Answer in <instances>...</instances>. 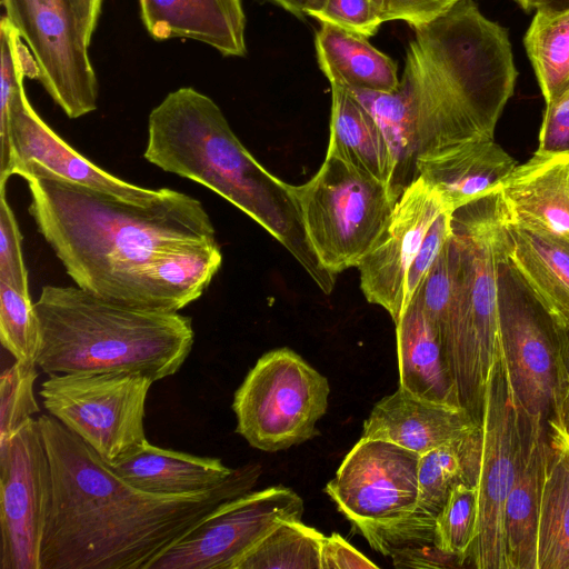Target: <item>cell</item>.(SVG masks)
<instances>
[{"instance_id":"cell-1","label":"cell","mask_w":569,"mask_h":569,"mask_svg":"<svg viewBox=\"0 0 569 569\" xmlns=\"http://www.w3.org/2000/svg\"><path fill=\"white\" fill-rule=\"evenodd\" d=\"M37 419L52 475L41 569H150L218 506L250 491L261 472L248 463L204 492L151 493L118 476L51 415Z\"/></svg>"},{"instance_id":"cell-2","label":"cell","mask_w":569,"mask_h":569,"mask_svg":"<svg viewBox=\"0 0 569 569\" xmlns=\"http://www.w3.org/2000/svg\"><path fill=\"white\" fill-rule=\"evenodd\" d=\"M399 81L413 118L417 166L495 140L517 70L507 30L472 0L415 27Z\"/></svg>"},{"instance_id":"cell-3","label":"cell","mask_w":569,"mask_h":569,"mask_svg":"<svg viewBox=\"0 0 569 569\" xmlns=\"http://www.w3.org/2000/svg\"><path fill=\"white\" fill-rule=\"evenodd\" d=\"M29 212L74 283L107 300L137 264L189 242L216 241L208 212L196 198L162 188L151 204L30 170Z\"/></svg>"},{"instance_id":"cell-4","label":"cell","mask_w":569,"mask_h":569,"mask_svg":"<svg viewBox=\"0 0 569 569\" xmlns=\"http://www.w3.org/2000/svg\"><path fill=\"white\" fill-rule=\"evenodd\" d=\"M143 157L234 204L276 238L321 291H332L336 277L308 241L292 184L254 159L211 98L191 87L168 93L149 114Z\"/></svg>"},{"instance_id":"cell-5","label":"cell","mask_w":569,"mask_h":569,"mask_svg":"<svg viewBox=\"0 0 569 569\" xmlns=\"http://www.w3.org/2000/svg\"><path fill=\"white\" fill-rule=\"evenodd\" d=\"M34 308L37 367L48 375L126 371L154 382L174 375L194 342L189 317L113 302L78 286H44Z\"/></svg>"},{"instance_id":"cell-6","label":"cell","mask_w":569,"mask_h":569,"mask_svg":"<svg viewBox=\"0 0 569 569\" xmlns=\"http://www.w3.org/2000/svg\"><path fill=\"white\" fill-rule=\"evenodd\" d=\"M507 243L495 193L452 211L453 298L442 346L459 403L479 425L489 372L502 349L500 273Z\"/></svg>"},{"instance_id":"cell-7","label":"cell","mask_w":569,"mask_h":569,"mask_svg":"<svg viewBox=\"0 0 569 569\" xmlns=\"http://www.w3.org/2000/svg\"><path fill=\"white\" fill-rule=\"evenodd\" d=\"M292 191L308 241L335 277L358 266L397 201L387 183L331 153Z\"/></svg>"},{"instance_id":"cell-8","label":"cell","mask_w":569,"mask_h":569,"mask_svg":"<svg viewBox=\"0 0 569 569\" xmlns=\"http://www.w3.org/2000/svg\"><path fill=\"white\" fill-rule=\"evenodd\" d=\"M330 388L318 370L289 348L262 355L236 390V432L259 450L276 452L318 435Z\"/></svg>"},{"instance_id":"cell-9","label":"cell","mask_w":569,"mask_h":569,"mask_svg":"<svg viewBox=\"0 0 569 569\" xmlns=\"http://www.w3.org/2000/svg\"><path fill=\"white\" fill-rule=\"evenodd\" d=\"M152 383L126 371L52 373L39 396L49 415L111 466L148 441L143 420Z\"/></svg>"},{"instance_id":"cell-10","label":"cell","mask_w":569,"mask_h":569,"mask_svg":"<svg viewBox=\"0 0 569 569\" xmlns=\"http://www.w3.org/2000/svg\"><path fill=\"white\" fill-rule=\"evenodd\" d=\"M480 433L478 520L469 561L478 569H508L503 513L517 475L521 430L502 349L487 380Z\"/></svg>"},{"instance_id":"cell-11","label":"cell","mask_w":569,"mask_h":569,"mask_svg":"<svg viewBox=\"0 0 569 569\" xmlns=\"http://www.w3.org/2000/svg\"><path fill=\"white\" fill-rule=\"evenodd\" d=\"M6 17L33 56L39 81L70 119L98 107V79L71 0H1Z\"/></svg>"},{"instance_id":"cell-12","label":"cell","mask_w":569,"mask_h":569,"mask_svg":"<svg viewBox=\"0 0 569 569\" xmlns=\"http://www.w3.org/2000/svg\"><path fill=\"white\" fill-rule=\"evenodd\" d=\"M303 500L282 486L248 491L212 510L150 569H237L283 520H301Z\"/></svg>"},{"instance_id":"cell-13","label":"cell","mask_w":569,"mask_h":569,"mask_svg":"<svg viewBox=\"0 0 569 569\" xmlns=\"http://www.w3.org/2000/svg\"><path fill=\"white\" fill-rule=\"evenodd\" d=\"M51 501L50 460L32 418L0 447V569H41Z\"/></svg>"},{"instance_id":"cell-14","label":"cell","mask_w":569,"mask_h":569,"mask_svg":"<svg viewBox=\"0 0 569 569\" xmlns=\"http://www.w3.org/2000/svg\"><path fill=\"white\" fill-rule=\"evenodd\" d=\"M420 456L387 440L361 437L325 491L353 526L398 521L416 508Z\"/></svg>"},{"instance_id":"cell-15","label":"cell","mask_w":569,"mask_h":569,"mask_svg":"<svg viewBox=\"0 0 569 569\" xmlns=\"http://www.w3.org/2000/svg\"><path fill=\"white\" fill-rule=\"evenodd\" d=\"M502 271L503 264L500 273L501 342L511 390L528 415L547 422L561 381L555 330L520 286L517 283L515 288L508 270L509 281Z\"/></svg>"},{"instance_id":"cell-16","label":"cell","mask_w":569,"mask_h":569,"mask_svg":"<svg viewBox=\"0 0 569 569\" xmlns=\"http://www.w3.org/2000/svg\"><path fill=\"white\" fill-rule=\"evenodd\" d=\"M447 210L440 194L425 179L410 182L357 268L368 302L382 307L396 323L405 301L406 278L431 224Z\"/></svg>"},{"instance_id":"cell-17","label":"cell","mask_w":569,"mask_h":569,"mask_svg":"<svg viewBox=\"0 0 569 569\" xmlns=\"http://www.w3.org/2000/svg\"><path fill=\"white\" fill-rule=\"evenodd\" d=\"M480 449L479 426L471 433L421 455L415 510L395 522L353 527L375 550L391 558L411 549L436 546L437 517L458 483L476 485Z\"/></svg>"},{"instance_id":"cell-18","label":"cell","mask_w":569,"mask_h":569,"mask_svg":"<svg viewBox=\"0 0 569 569\" xmlns=\"http://www.w3.org/2000/svg\"><path fill=\"white\" fill-rule=\"evenodd\" d=\"M9 142L10 177L40 170L142 206L153 203L162 194V188L147 189L121 180L77 152L36 112L24 87L10 107Z\"/></svg>"},{"instance_id":"cell-19","label":"cell","mask_w":569,"mask_h":569,"mask_svg":"<svg viewBox=\"0 0 569 569\" xmlns=\"http://www.w3.org/2000/svg\"><path fill=\"white\" fill-rule=\"evenodd\" d=\"M495 198L507 228L569 244V150L537 149L515 167Z\"/></svg>"},{"instance_id":"cell-20","label":"cell","mask_w":569,"mask_h":569,"mask_svg":"<svg viewBox=\"0 0 569 569\" xmlns=\"http://www.w3.org/2000/svg\"><path fill=\"white\" fill-rule=\"evenodd\" d=\"M221 263L222 253L217 240L169 247L134 266L110 301L178 312L201 297Z\"/></svg>"},{"instance_id":"cell-21","label":"cell","mask_w":569,"mask_h":569,"mask_svg":"<svg viewBox=\"0 0 569 569\" xmlns=\"http://www.w3.org/2000/svg\"><path fill=\"white\" fill-rule=\"evenodd\" d=\"M516 403L519 412L521 446L517 475L505 505L506 558L508 569H537L538 521L546 461L547 422L540 417L528 415L517 401Z\"/></svg>"},{"instance_id":"cell-22","label":"cell","mask_w":569,"mask_h":569,"mask_svg":"<svg viewBox=\"0 0 569 569\" xmlns=\"http://www.w3.org/2000/svg\"><path fill=\"white\" fill-rule=\"evenodd\" d=\"M479 426L462 407L426 400L399 387L375 405L363 422L362 437L387 440L423 455Z\"/></svg>"},{"instance_id":"cell-23","label":"cell","mask_w":569,"mask_h":569,"mask_svg":"<svg viewBox=\"0 0 569 569\" xmlns=\"http://www.w3.org/2000/svg\"><path fill=\"white\" fill-rule=\"evenodd\" d=\"M140 18L157 41L191 39L224 57L247 53L241 0H138Z\"/></svg>"},{"instance_id":"cell-24","label":"cell","mask_w":569,"mask_h":569,"mask_svg":"<svg viewBox=\"0 0 569 569\" xmlns=\"http://www.w3.org/2000/svg\"><path fill=\"white\" fill-rule=\"evenodd\" d=\"M505 266L545 313L556 335L569 332V244L508 228Z\"/></svg>"},{"instance_id":"cell-25","label":"cell","mask_w":569,"mask_h":569,"mask_svg":"<svg viewBox=\"0 0 569 569\" xmlns=\"http://www.w3.org/2000/svg\"><path fill=\"white\" fill-rule=\"evenodd\" d=\"M399 387L430 401L461 407L438 330L416 293L396 322Z\"/></svg>"},{"instance_id":"cell-26","label":"cell","mask_w":569,"mask_h":569,"mask_svg":"<svg viewBox=\"0 0 569 569\" xmlns=\"http://www.w3.org/2000/svg\"><path fill=\"white\" fill-rule=\"evenodd\" d=\"M110 468L140 490L170 496L211 490L234 472L218 458L163 449L149 441Z\"/></svg>"},{"instance_id":"cell-27","label":"cell","mask_w":569,"mask_h":569,"mask_svg":"<svg viewBox=\"0 0 569 569\" xmlns=\"http://www.w3.org/2000/svg\"><path fill=\"white\" fill-rule=\"evenodd\" d=\"M517 161L495 140L421 163L417 176L440 194L449 211L493 194Z\"/></svg>"},{"instance_id":"cell-28","label":"cell","mask_w":569,"mask_h":569,"mask_svg":"<svg viewBox=\"0 0 569 569\" xmlns=\"http://www.w3.org/2000/svg\"><path fill=\"white\" fill-rule=\"evenodd\" d=\"M315 47L319 67L330 84L377 92H391L399 86L397 64L367 37L321 23Z\"/></svg>"},{"instance_id":"cell-29","label":"cell","mask_w":569,"mask_h":569,"mask_svg":"<svg viewBox=\"0 0 569 569\" xmlns=\"http://www.w3.org/2000/svg\"><path fill=\"white\" fill-rule=\"evenodd\" d=\"M537 569H569V436L547 421Z\"/></svg>"},{"instance_id":"cell-30","label":"cell","mask_w":569,"mask_h":569,"mask_svg":"<svg viewBox=\"0 0 569 569\" xmlns=\"http://www.w3.org/2000/svg\"><path fill=\"white\" fill-rule=\"evenodd\" d=\"M327 153L350 162L391 189L396 166L389 143L369 111L349 89L339 84H331Z\"/></svg>"},{"instance_id":"cell-31","label":"cell","mask_w":569,"mask_h":569,"mask_svg":"<svg viewBox=\"0 0 569 569\" xmlns=\"http://www.w3.org/2000/svg\"><path fill=\"white\" fill-rule=\"evenodd\" d=\"M523 42L546 107H550L569 92V9L537 11Z\"/></svg>"},{"instance_id":"cell-32","label":"cell","mask_w":569,"mask_h":569,"mask_svg":"<svg viewBox=\"0 0 569 569\" xmlns=\"http://www.w3.org/2000/svg\"><path fill=\"white\" fill-rule=\"evenodd\" d=\"M323 537L301 520H283L247 553L237 569H321Z\"/></svg>"},{"instance_id":"cell-33","label":"cell","mask_w":569,"mask_h":569,"mask_svg":"<svg viewBox=\"0 0 569 569\" xmlns=\"http://www.w3.org/2000/svg\"><path fill=\"white\" fill-rule=\"evenodd\" d=\"M0 187L9 176L11 149L9 142L10 107L26 77L39 79L37 62L17 29L6 16L0 22Z\"/></svg>"},{"instance_id":"cell-34","label":"cell","mask_w":569,"mask_h":569,"mask_svg":"<svg viewBox=\"0 0 569 569\" xmlns=\"http://www.w3.org/2000/svg\"><path fill=\"white\" fill-rule=\"evenodd\" d=\"M0 340L14 360L37 365L40 326L30 293L0 281Z\"/></svg>"},{"instance_id":"cell-35","label":"cell","mask_w":569,"mask_h":569,"mask_svg":"<svg viewBox=\"0 0 569 569\" xmlns=\"http://www.w3.org/2000/svg\"><path fill=\"white\" fill-rule=\"evenodd\" d=\"M478 520V492L476 485L458 483L437 517L435 543L460 565L469 561Z\"/></svg>"},{"instance_id":"cell-36","label":"cell","mask_w":569,"mask_h":569,"mask_svg":"<svg viewBox=\"0 0 569 569\" xmlns=\"http://www.w3.org/2000/svg\"><path fill=\"white\" fill-rule=\"evenodd\" d=\"M37 365L14 360L0 377V447L39 412L34 397Z\"/></svg>"},{"instance_id":"cell-37","label":"cell","mask_w":569,"mask_h":569,"mask_svg":"<svg viewBox=\"0 0 569 569\" xmlns=\"http://www.w3.org/2000/svg\"><path fill=\"white\" fill-rule=\"evenodd\" d=\"M305 13L367 38L383 22L371 0H309Z\"/></svg>"},{"instance_id":"cell-38","label":"cell","mask_w":569,"mask_h":569,"mask_svg":"<svg viewBox=\"0 0 569 569\" xmlns=\"http://www.w3.org/2000/svg\"><path fill=\"white\" fill-rule=\"evenodd\" d=\"M416 293L419 295L422 308L438 330L442 342L453 298V271L448 253V240Z\"/></svg>"},{"instance_id":"cell-39","label":"cell","mask_w":569,"mask_h":569,"mask_svg":"<svg viewBox=\"0 0 569 569\" xmlns=\"http://www.w3.org/2000/svg\"><path fill=\"white\" fill-rule=\"evenodd\" d=\"M0 281L29 293L28 271L21 249V233L14 213L0 188Z\"/></svg>"},{"instance_id":"cell-40","label":"cell","mask_w":569,"mask_h":569,"mask_svg":"<svg viewBox=\"0 0 569 569\" xmlns=\"http://www.w3.org/2000/svg\"><path fill=\"white\" fill-rule=\"evenodd\" d=\"M451 213V211L445 210L437 217L409 267L406 278L403 310L422 286L432 264L450 237Z\"/></svg>"},{"instance_id":"cell-41","label":"cell","mask_w":569,"mask_h":569,"mask_svg":"<svg viewBox=\"0 0 569 569\" xmlns=\"http://www.w3.org/2000/svg\"><path fill=\"white\" fill-rule=\"evenodd\" d=\"M459 0H371L382 21L401 20L412 28L425 24Z\"/></svg>"},{"instance_id":"cell-42","label":"cell","mask_w":569,"mask_h":569,"mask_svg":"<svg viewBox=\"0 0 569 569\" xmlns=\"http://www.w3.org/2000/svg\"><path fill=\"white\" fill-rule=\"evenodd\" d=\"M321 569H376L378 566L337 532L325 536L320 549Z\"/></svg>"},{"instance_id":"cell-43","label":"cell","mask_w":569,"mask_h":569,"mask_svg":"<svg viewBox=\"0 0 569 569\" xmlns=\"http://www.w3.org/2000/svg\"><path fill=\"white\" fill-rule=\"evenodd\" d=\"M538 149L569 150V92L546 107Z\"/></svg>"},{"instance_id":"cell-44","label":"cell","mask_w":569,"mask_h":569,"mask_svg":"<svg viewBox=\"0 0 569 569\" xmlns=\"http://www.w3.org/2000/svg\"><path fill=\"white\" fill-rule=\"evenodd\" d=\"M71 3L83 42L90 47L99 23L103 0H71Z\"/></svg>"},{"instance_id":"cell-45","label":"cell","mask_w":569,"mask_h":569,"mask_svg":"<svg viewBox=\"0 0 569 569\" xmlns=\"http://www.w3.org/2000/svg\"><path fill=\"white\" fill-rule=\"evenodd\" d=\"M548 420L555 422L569 436V383L559 386L552 415Z\"/></svg>"},{"instance_id":"cell-46","label":"cell","mask_w":569,"mask_h":569,"mask_svg":"<svg viewBox=\"0 0 569 569\" xmlns=\"http://www.w3.org/2000/svg\"><path fill=\"white\" fill-rule=\"evenodd\" d=\"M279 6H281L287 11L291 12L292 14L302 18L306 16V7L309 2V0H273Z\"/></svg>"},{"instance_id":"cell-47","label":"cell","mask_w":569,"mask_h":569,"mask_svg":"<svg viewBox=\"0 0 569 569\" xmlns=\"http://www.w3.org/2000/svg\"><path fill=\"white\" fill-rule=\"evenodd\" d=\"M569 9V0H542L537 11L557 13Z\"/></svg>"},{"instance_id":"cell-48","label":"cell","mask_w":569,"mask_h":569,"mask_svg":"<svg viewBox=\"0 0 569 569\" xmlns=\"http://www.w3.org/2000/svg\"><path fill=\"white\" fill-rule=\"evenodd\" d=\"M516 1L519 3V6L523 10L530 11L532 9L537 10L542 0H516Z\"/></svg>"}]
</instances>
